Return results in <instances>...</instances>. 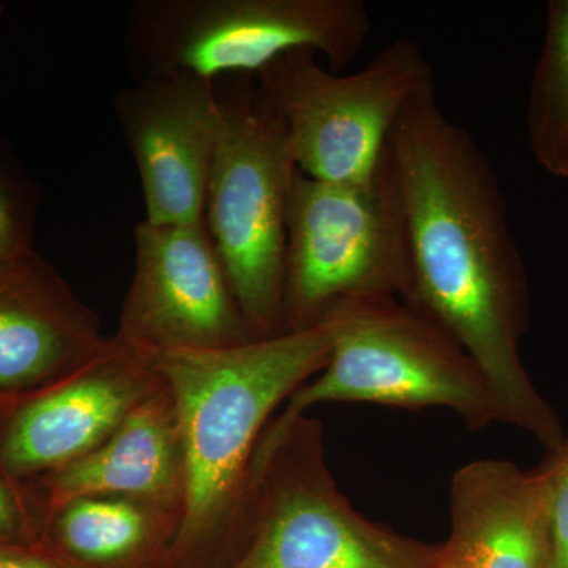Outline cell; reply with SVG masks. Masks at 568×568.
I'll return each instance as SVG.
<instances>
[{
    "label": "cell",
    "mask_w": 568,
    "mask_h": 568,
    "mask_svg": "<svg viewBox=\"0 0 568 568\" xmlns=\"http://www.w3.org/2000/svg\"><path fill=\"white\" fill-rule=\"evenodd\" d=\"M114 114L140 174L145 220L203 222L222 123L215 81L186 73L138 78L115 93Z\"/></svg>",
    "instance_id": "30bf717a"
},
{
    "label": "cell",
    "mask_w": 568,
    "mask_h": 568,
    "mask_svg": "<svg viewBox=\"0 0 568 568\" xmlns=\"http://www.w3.org/2000/svg\"><path fill=\"white\" fill-rule=\"evenodd\" d=\"M552 556L549 568H568V440L562 450L552 454Z\"/></svg>",
    "instance_id": "ac0fdd59"
},
{
    "label": "cell",
    "mask_w": 568,
    "mask_h": 568,
    "mask_svg": "<svg viewBox=\"0 0 568 568\" xmlns=\"http://www.w3.org/2000/svg\"><path fill=\"white\" fill-rule=\"evenodd\" d=\"M388 149L409 244L410 284L402 301L465 347L491 388L500 424L558 454L567 444L562 424L519 354L529 323L528 274L487 153L439 106L435 84L406 104Z\"/></svg>",
    "instance_id": "6da1fadb"
},
{
    "label": "cell",
    "mask_w": 568,
    "mask_h": 568,
    "mask_svg": "<svg viewBox=\"0 0 568 568\" xmlns=\"http://www.w3.org/2000/svg\"><path fill=\"white\" fill-rule=\"evenodd\" d=\"M67 547L88 560H114L133 551L145 534L140 508L114 497H82L65 506L61 519Z\"/></svg>",
    "instance_id": "2e32d148"
},
{
    "label": "cell",
    "mask_w": 568,
    "mask_h": 568,
    "mask_svg": "<svg viewBox=\"0 0 568 568\" xmlns=\"http://www.w3.org/2000/svg\"><path fill=\"white\" fill-rule=\"evenodd\" d=\"M0 568H54L50 564L37 559L13 558V556L0 555Z\"/></svg>",
    "instance_id": "d6986e66"
},
{
    "label": "cell",
    "mask_w": 568,
    "mask_h": 568,
    "mask_svg": "<svg viewBox=\"0 0 568 568\" xmlns=\"http://www.w3.org/2000/svg\"><path fill=\"white\" fill-rule=\"evenodd\" d=\"M134 272L119 343L142 361L253 338L204 220L134 227Z\"/></svg>",
    "instance_id": "9c48e42d"
},
{
    "label": "cell",
    "mask_w": 568,
    "mask_h": 568,
    "mask_svg": "<svg viewBox=\"0 0 568 568\" xmlns=\"http://www.w3.org/2000/svg\"><path fill=\"white\" fill-rule=\"evenodd\" d=\"M369 32L362 0H141L126 17L125 54L136 80L256 77L284 52L304 48L339 71L357 59Z\"/></svg>",
    "instance_id": "5b68a950"
},
{
    "label": "cell",
    "mask_w": 568,
    "mask_h": 568,
    "mask_svg": "<svg viewBox=\"0 0 568 568\" xmlns=\"http://www.w3.org/2000/svg\"><path fill=\"white\" fill-rule=\"evenodd\" d=\"M409 284L405 200L388 142L365 181L323 182L297 171L286 211L284 332L315 327L345 298H403Z\"/></svg>",
    "instance_id": "8992f818"
},
{
    "label": "cell",
    "mask_w": 568,
    "mask_h": 568,
    "mask_svg": "<svg viewBox=\"0 0 568 568\" xmlns=\"http://www.w3.org/2000/svg\"><path fill=\"white\" fill-rule=\"evenodd\" d=\"M39 190L14 160L9 148L0 144V265L14 263L36 252Z\"/></svg>",
    "instance_id": "e0dca14e"
},
{
    "label": "cell",
    "mask_w": 568,
    "mask_h": 568,
    "mask_svg": "<svg viewBox=\"0 0 568 568\" xmlns=\"http://www.w3.org/2000/svg\"><path fill=\"white\" fill-rule=\"evenodd\" d=\"M104 345L99 321L39 253L0 265V386H20Z\"/></svg>",
    "instance_id": "4fadbf2b"
},
{
    "label": "cell",
    "mask_w": 568,
    "mask_h": 568,
    "mask_svg": "<svg viewBox=\"0 0 568 568\" xmlns=\"http://www.w3.org/2000/svg\"><path fill=\"white\" fill-rule=\"evenodd\" d=\"M321 323L332 336L327 365L290 396L265 440L282 439L302 413L321 403L444 407L469 429L500 422L491 388L465 347L402 298H345L332 305Z\"/></svg>",
    "instance_id": "3957f363"
},
{
    "label": "cell",
    "mask_w": 568,
    "mask_h": 568,
    "mask_svg": "<svg viewBox=\"0 0 568 568\" xmlns=\"http://www.w3.org/2000/svg\"><path fill=\"white\" fill-rule=\"evenodd\" d=\"M526 125L534 159L555 175L568 148V0L548 3L547 32L530 78Z\"/></svg>",
    "instance_id": "9a60e30c"
},
{
    "label": "cell",
    "mask_w": 568,
    "mask_h": 568,
    "mask_svg": "<svg viewBox=\"0 0 568 568\" xmlns=\"http://www.w3.org/2000/svg\"><path fill=\"white\" fill-rule=\"evenodd\" d=\"M555 178L568 179V148L564 153L562 160H560L558 171H556Z\"/></svg>",
    "instance_id": "44dd1931"
},
{
    "label": "cell",
    "mask_w": 568,
    "mask_h": 568,
    "mask_svg": "<svg viewBox=\"0 0 568 568\" xmlns=\"http://www.w3.org/2000/svg\"><path fill=\"white\" fill-rule=\"evenodd\" d=\"M313 50L284 52L256 74L286 129L295 166L323 182L365 181L375 173L406 104L435 84L417 41L399 37L364 69H325Z\"/></svg>",
    "instance_id": "52a82bcc"
},
{
    "label": "cell",
    "mask_w": 568,
    "mask_h": 568,
    "mask_svg": "<svg viewBox=\"0 0 568 568\" xmlns=\"http://www.w3.org/2000/svg\"><path fill=\"white\" fill-rule=\"evenodd\" d=\"M152 366L118 339L85 358L71 379L22 409L3 455L18 470L67 466L100 446L145 399Z\"/></svg>",
    "instance_id": "7c38bea8"
},
{
    "label": "cell",
    "mask_w": 568,
    "mask_h": 568,
    "mask_svg": "<svg viewBox=\"0 0 568 568\" xmlns=\"http://www.w3.org/2000/svg\"><path fill=\"white\" fill-rule=\"evenodd\" d=\"M182 476L173 398L149 396L99 447L62 467L55 491L65 506L82 497L156 496Z\"/></svg>",
    "instance_id": "5bb4252c"
},
{
    "label": "cell",
    "mask_w": 568,
    "mask_h": 568,
    "mask_svg": "<svg viewBox=\"0 0 568 568\" xmlns=\"http://www.w3.org/2000/svg\"><path fill=\"white\" fill-rule=\"evenodd\" d=\"M552 488V458L536 470L491 458L459 467L440 568H549Z\"/></svg>",
    "instance_id": "8fae6325"
},
{
    "label": "cell",
    "mask_w": 568,
    "mask_h": 568,
    "mask_svg": "<svg viewBox=\"0 0 568 568\" xmlns=\"http://www.w3.org/2000/svg\"><path fill=\"white\" fill-rule=\"evenodd\" d=\"M219 142L204 222L253 338L284 334L287 197L297 166L286 129L256 77L215 81Z\"/></svg>",
    "instance_id": "277c9868"
},
{
    "label": "cell",
    "mask_w": 568,
    "mask_h": 568,
    "mask_svg": "<svg viewBox=\"0 0 568 568\" xmlns=\"http://www.w3.org/2000/svg\"><path fill=\"white\" fill-rule=\"evenodd\" d=\"M3 6L0 3V21H2Z\"/></svg>",
    "instance_id": "7402d4cb"
},
{
    "label": "cell",
    "mask_w": 568,
    "mask_h": 568,
    "mask_svg": "<svg viewBox=\"0 0 568 568\" xmlns=\"http://www.w3.org/2000/svg\"><path fill=\"white\" fill-rule=\"evenodd\" d=\"M13 507H11L9 496L0 487V532H6L13 525Z\"/></svg>",
    "instance_id": "ffe728a7"
},
{
    "label": "cell",
    "mask_w": 568,
    "mask_h": 568,
    "mask_svg": "<svg viewBox=\"0 0 568 568\" xmlns=\"http://www.w3.org/2000/svg\"><path fill=\"white\" fill-rule=\"evenodd\" d=\"M332 351L324 323L242 345L170 351L149 365L170 387L183 455L185 536L230 517L248 485L267 417Z\"/></svg>",
    "instance_id": "7a4b0ae2"
},
{
    "label": "cell",
    "mask_w": 568,
    "mask_h": 568,
    "mask_svg": "<svg viewBox=\"0 0 568 568\" xmlns=\"http://www.w3.org/2000/svg\"><path fill=\"white\" fill-rule=\"evenodd\" d=\"M293 426L297 446L287 433L254 469L274 477L239 568H440L439 547L362 517L325 467L316 426L308 435L302 417Z\"/></svg>",
    "instance_id": "ba28073f"
}]
</instances>
